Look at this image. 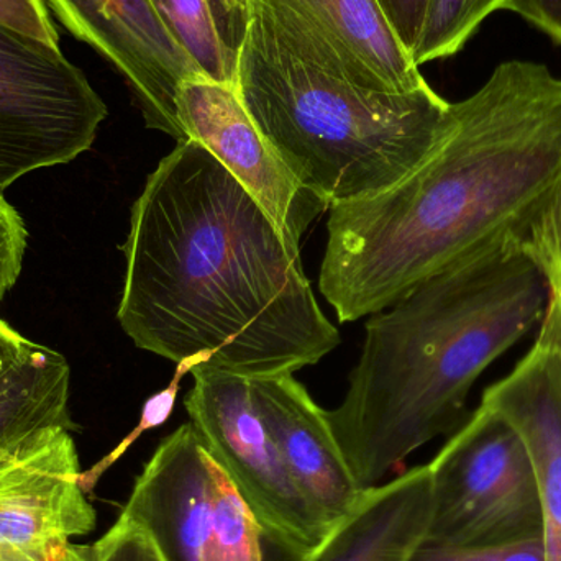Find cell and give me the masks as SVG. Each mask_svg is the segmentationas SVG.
I'll use <instances>...</instances> for the list:
<instances>
[{"mask_svg": "<svg viewBox=\"0 0 561 561\" xmlns=\"http://www.w3.org/2000/svg\"><path fill=\"white\" fill-rule=\"evenodd\" d=\"M176 144L131 207L122 329L190 371L259 378L317 365L340 335L299 247L206 147Z\"/></svg>", "mask_w": 561, "mask_h": 561, "instance_id": "obj_1", "label": "cell"}, {"mask_svg": "<svg viewBox=\"0 0 561 561\" xmlns=\"http://www.w3.org/2000/svg\"><path fill=\"white\" fill-rule=\"evenodd\" d=\"M561 180V78L506 61L434 153L385 193L330 207L319 287L340 322L381 312L412 286L513 237Z\"/></svg>", "mask_w": 561, "mask_h": 561, "instance_id": "obj_2", "label": "cell"}, {"mask_svg": "<svg viewBox=\"0 0 561 561\" xmlns=\"http://www.w3.org/2000/svg\"><path fill=\"white\" fill-rule=\"evenodd\" d=\"M547 299L539 270L510 237L428 276L369 317L348 391L327 411L363 490L463 425L471 389L540 325Z\"/></svg>", "mask_w": 561, "mask_h": 561, "instance_id": "obj_3", "label": "cell"}, {"mask_svg": "<svg viewBox=\"0 0 561 561\" xmlns=\"http://www.w3.org/2000/svg\"><path fill=\"white\" fill-rule=\"evenodd\" d=\"M237 91L290 173L330 207L401 183L454 122V104L431 85L411 92L359 88L287 51L253 13Z\"/></svg>", "mask_w": 561, "mask_h": 561, "instance_id": "obj_4", "label": "cell"}, {"mask_svg": "<svg viewBox=\"0 0 561 561\" xmlns=\"http://www.w3.org/2000/svg\"><path fill=\"white\" fill-rule=\"evenodd\" d=\"M434 516L425 543L496 546L543 537L542 503L519 432L480 404L428 463Z\"/></svg>", "mask_w": 561, "mask_h": 561, "instance_id": "obj_5", "label": "cell"}, {"mask_svg": "<svg viewBox=\"0 0 561 561\" xmlns=\"http://www.w3.org/2000/svg\"><path fill=\"white\" fill-rule=\"evenodd\" d=\"M107 114L61 46L0 25V193L88 151Z\"/></svg>", "mask_w": 561, "mask_h": 561, "instance_id": "obj_6", "label": "cell"}, {"mask_svg": "<svg viewBox=\"0 0 561 561\" xmlns=\"http://www.w3.org/2000/svg\"><path fill=\"white\" fill-rule=\"evenodd\" d=\"M184 408L204 447L260 526L309 553L330 527L290 477L252 398L250 379L197 365Z\"/></svg>", "mask_w": 561, "mask_h": 561, "instance_id": "obj_7", "label": "cell"}, {"mask_svg": "<svg viewBox=\"0 0 561 561\" xmlns=\"http://www.w3.org/2000/svg\"><path fill=\"white\" fill-rule=\"evenodd\" d=\"M72 431L46 428L0 451V561H84L95 529Z\"/></svg>", "mask_w": 561, "mask_h": 561, "instance_id": "obj_8", "label": "cell"}, {"mask_svg": "<svg viewBox=\"0 0 561 561\" xmlns=\"http://www.w3.org/2000/svg\"><path fill=\"white\" fill-rule=\"evenodd\" d=\"M79 42L111 62L127 82L151 130L187 140L176 111L181 84L204 78L151 0H45Z\"/></svg>", "mask_w": 561, "mask_h": 561, "instance_id": "obj_9", "label": "cell"}, {"mask_svg": "<svg viewBox=\"0 0 561 561\" xmlns=\"http://www.w3.org/2000/svg\"><path fill=\"white\" fill-rule=\"evenodd\" d=\"M178 118L187 140L206 147L259 201L293 245L329 203L304 187L250 117L236 85L190 79L176 95Z\"/></svg>", "mask_w": 561, "mask_h": 561, "instance_id": "obj_10", "label": "cell"}, {"mask_svg": "<svg viewBox=\"0 0 561 561\" xmlns=\"http://www.w3.org/2000/svg\"><path fill=\"white\" fill-rule=\"evenodd\" d=\"M300 58L359 88L411 92L427 85L376 0H265Z\"/></svg>", "mask_w": 561, "mask_h": 561, "instance_id": "obj_11", "label": "cell"}, {"mask_svg": "<svg viewBox=\"0 0 561 561\" xmlns=\"http://www.w3.org/2000/svg\"><path fill=\"white\" fill-rule=\"evenodd\" d=\"M220 468L191 422L145 465L121 516L137 524L163 561H207L216 536Z\"/></svg>", "mask_w": 561, "mask_h": 561, "instance_id": "obj_12", "label": "cell"}, {"mask_svg": "<svg viewBox=\"0 0 561 561\" xmlns=\"http://www.w3.org/2000/svg\"><path fill=\"white\" fill-rule=\"evenodd\" d=\"M481 404L506 419L529 448L542 503L547 561H561V323L546 310L536 342Z\"/></svg>", "mask_w": 561, "mask_h": 561, "instance_id": "obj_13", "label": "cell"}, {"mask_svg": "<svg viewBox=\"0 0 561 561\" xmlns=\"http://www.w3.org/2000/svg\"><path fill=\"white\" fill-rule=\"evenodd\" d=\"M252 398L280 458L310 506L329 526L362 500L363 490L343 458L327 411L293 373L249 378Z\"/></svg>", "mask_w": 561, "mask_h": 561, "instance_id": "obj_14", "label": "cell"}, {"mask_svg": "<svg viewBox=\"0 0 561 561\" xmlns=\"http://www.w3.org/2000/svg\"><path fill=\"white\" fill-rule=\"evenodd\" d=\"M434 516L428 465L368 488L302 561H411L427 540Z\"/></svg>", "mask_w": 561, "mask_h": 561, "instance_id": "obj_15", "label": "cell"}, {"mask_svg": "<svg viewBox=\"0 0 561 561\" xmlns=\"http://www.w3.org/2000/svg\"><path fill=\"white\" fill-rule=\"evenodd\" d=\"M69 381L65 356L32 342L0 376V451L46 428H78L69 415Z\"/></svg>", "mask_w": 561, "mask_h": 561, "instance_id": "obj_16", "label": "cell"}, {"mask_svg": "<svg viewBox=\"0 0 561 561\" xmlns=\"http://www.w3.org/2000/svg\"><path fill=\"white\" fill-rule=\"evenodd\" d=\"M204 78L237 85L252 0H151Z\"/></svg>", "mask_w": 561, "mask_h": 561, "instance_id": "obj_17", "label": "cell"}, {"mask_svg": "<svg viewBox=\"0 0 561 561\" xmlns=\"http://www.w3.org/2000/svg\"><path fill=\"white\" fill-rule=\"evenodd\" d=\"M507 0H432L417 45L412 51L415 66L457 55L481 23L506 9Z\"/></svg>", "mask_w": 561, "mask_h": 561, "instance_id": "obj_18", "label": "cell"}, {"mask_svg": "<svg viewBox=\"0 0 561 561\" xmlns=\"http://www.w3.org/2000/svg\"><path fill=\"white\" fill-rule=\"evenodd\" d=\"M511 242L539 270L549 296L546 309L561 323V180Z\"/></svg>", "mask_w": 561, "mask_h": 561, "instance_id": "obj_19", "label": "cell"}, {"mask_svg": "<svg viewBox=\"0 0 561 561\" xmlns=\"http://www.w3.org/2000/svg\"><path fill=\"white\" fill-rule=\"evenodd\" d=\"M411 561H547L543 537L496 546L442 547L424 543Z\"/></svg>", "mask_w": 561, "mask_h": 561, "instance_id": "obj_20", "label": "cell"}, {"mask_svg": "<svg viewBox=\"0 0 561 561\" xmlns=\"http://www.w3.org/2000/svg\"><path fill=\"white\" fill-rule=\"evenodd\" d=\"M89 550L91 561H163L150 537L122 516Z\"/></svg>", "mask_w": 561, "mask_h": 561, "instance_id": "obj_21", "label": "cell"}, {"mask_svg": "<svg viewBox=\"0 0 561 561\" xmlns=\"http://www.w3.org/2000/svg\"><path fill=\"white\" fill-rule=\"evenodd\" d=\"M0 25L59 46L58 30L45 0H0Z\"/></svg>", "mask_w": 561, "mask_h": 561, "instance_id": "obj_22", "label": "cell"}, {"mask_svg": "<svg viewBox=\"0 0 561 561\" xmlns=\"http://www.w3.org/2000/svg\"><path fill=\"white\" fill-rule=\"evenodd\" d=\"M399 43L412 55L432 0H376ZM412 58V56H411Z\"/></svg>", "mask_w": 561, "mask_h": 561, "instance_id": "obj_23", "label": "cell"}, {"mask_svg": "<svg viewBox=\"0 0 561 561\" xmlns=\"http://www.w3.org/2000/svg\"><path fill=\"white\" fill-rule=\"evenodd\" d=\"M561 45V0H507L506 9Z\"/></svg>", "mask_w": 561, "mask_h": 561, "instance_id": "obj_24", "label": "cell"}, {"mask_svg": "<svg viewBox=\"0 0 561 561\" xmlns=\"http://www.w3.org/2000/svg\"><path fill=\"white\" fill-rule=\"evenodd\" d=\"M32 340L20 335L5 320L0 319V376L5 375L23 355Z\"/></svg>", "mask_w": 561, "mask_h": 561, "instance_id": "obj_25", "label": "cell"}, {"mask_svg": "<svg viewBox=\"0 0 561 561\" xmlns=\"http://www.w3.org/2000/svg\"><path fill=\"white\" fill-rule=\"evenodd\" d=\"M84 561H91V550H89V546H88V556H85Z\"/></svg>", "mask_w": 561, "mask_h": 561, "instance_id": "obj_26", "label": "cell"}]
</instances>
